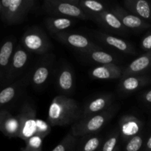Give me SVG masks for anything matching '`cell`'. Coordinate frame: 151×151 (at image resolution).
I'll return each instance as SVG.
<instances>
[{"label": "cell", "instance_id": "1", "mask_svg": "<svg viewBox=\"0 0 151 151\" xmlns=\"http://www.w3.org/2000/svg\"><path fill=\"white\" fill-rule=\"evenodd\" d=\"M82 116L78 102L69 96L60 94L54 97L50 105L47 122L51 127L73 125Z\"/></svg>", "mask_w": 151, "mask_h": 151}, {"label": "cell", "instance_id": "2", "mask_svg": "<svg viewBox=\"0 0 151 151\" xmlns=\"http://www.w3.org/2000/svg\"><path fill=\"white\" fill-rule=\"evenodd\" d=\"M117 105H112L101 113L81 118L71 127V132L75 137H85L100 131L114 117L118 111Z\"/></svg>", "mask_w": 151, "mask_h": 151}, {"label": "cell", "instance_id": "3", "mask_svg": "<svg viewBox=\"0 0 151 151\" xmlns=\"http://www.w3.org/2000/svg\"><path fill=\"white\" fill-rule=\"evenodd\" d=\"M35 0H1V20L8 25L23 22L35 8Z\"/></svg>", "mask_w": 151, "mask_h": 151}, {"label": "cell", "instance_id": "4", "mask_svg": "<svg viewBox=\"0 0 151 151\" xmlns=\"http://www.w3.org/2000/svg\"><path fill=\"white\" fill-rule=\"evenodd\" d=\"M42 9L50 16L89 19L88 16L78 5V0H44Z\"/></svg>", "mask_w": 151, "mask_h": 151}, {"label": "cell", "instance_id": "5", "mask_svg": "<svg viewBox=\"0 0 151 151\" xmlns=\"http://www.w3.org/2000/svg\"><path fill=\"white\" fill-rule=\"evenodd\" d=\"M21 44L29 52L40 55L48 54L52 47L46 32L38 26L29 27L24 32Z\"/></svg>", "mask_w": 151, "mask_h": 151}, {"label": "cell", "instance_id": "6", "mask_svg": "<svg viewBox=\"0 0 151 151\" xmlns=\"http://www.w3.org/2000/svg\"><path fill=\"white\" fill-rule=\"evenodd\" d=\"M30 54L21 44L16 46L3 86H7L17 81V78L27 66L30 59Z\"/></svg>", "mask_w": 151, "mask_h": 151}, {"label": "cell", "instance_id": "7", "mask_svg": "<svg viewBox=\"0 0 151 151\" xmlns=\"http://www.w3.org/2000/svg\"><path fill=\"white\" fill-rule=\"evenodd\" d=\"M54 61V55L46 54L41 55L33 69L29 72V82L35 88H42L48 83Z\"/></svg>", "mask_w": 151, "mask_h": 151}, {"label": "cell", "instance_id": "8", "mask_svg": "<svg viewBox=\"0 0 151 151\" xmlns=\"http://www.w3.org/2000/svg\"><path fill=\"white\" fill-rule=\"evenodd\" d=\"M53 38L61 44H65L80 52L86 53L101 47L93 43L85 35L69 32H61L52 35Z\"/></svg>", "mask_w": 151, "mask_h": 151}, {"label": "cell", "instance_id": "9", "mask_svg": "<svg viewBox=\"0 0 151 151\" xmlns=\"http://www.w3.org/2000/svg\"><path fill=\"white\" fill-rule=\"evenodd\" d=\"M17 116L19 117L21 126L19 138L22 139L25 142L35 135L38 119L36 111L33 106L27 103L22 106Z\"/></svg>", "mask_w": 151, "mask_h": 151}, {"label": "cell", "instance_id": "10", "mask_svg": "<svg viewBox=\"0 0 151 151\" xmlns=\"http://www.w3.org/2000/svg\"><path fill=\"white\" fill-rule=\"evenodd\" d=\"M91 20L111 35L116 34L120 36H126L129 32L110 8L105 10L102 14L92 18Z\"/></svg>", "mask_w": 151, "mask_h": 151}, {"label": "cell", "instance_id": "11", "mask_svg": "<svg viewBox=\"0 0 151 151\" xmlns=\"http://www.w3.org/2000/svg\"><path fill=\"white\" fill-rule=\"evenodd\" d=\"M111 11L116 15L120 20L122 24L127 29H132L135 31H143L151 27V24L141 18L132 14L131 13L125 10L124 7L115 4L111 7Z\"/></svg>", "mask_w": 151, "mask_h": 151}, {"label": "cell", "instance_id": "12", "mask_svg": "<svg viewBox=\"0 0 151 151\" xmlns=\"http://www.w3.org/2000/svg\"><path fill=\"white\" fill-rule=\"evenodd\" d=\"M144 123L134 115L125 114L119 120V130L120 138L123 143H126L135 136L139 134Z\"/></svg>", "mask_w": 151, "mask_h": 151}, {"label": "cell", "instance_id": "13", "mask_svg": "<svg viewBox=\"0 0 151 151\" xmlns=\"http://www.w3.org/2000/svg\"><path fill=\"white\" fill-rule=\"evenodd\" d=\"M94 35L99 41L108 47L114 49L116 51L132 55H135L137 52L135 47L126 40L114 36L113 35L102 31H95L94 32Z\"/></svg>", "mask_w": 151, "mask_h": 151}, {"label": "cell", "instance_id": "14", "mask_svg": "<svg viewBox=\"0 0 151 151\" xmlns=\"http://www.w3.org/2000/svg\"><path fill=\"white\" fill-rule=\"evenodd\" d=\"M28 82L29 76L25 75L4 87L0 91V110L6 109L5 107L17 99Z\"/></svg>", "mask_w": 151, "mask_h": 151}, {"label": "cell", "instance_id": "15", "mask_svg": "<svg viewBox=\"0 0 151 151\" xmlns=\"http://www.w3.org/2000/svg\"><path fill=\"white\" fill-rule=\"evenodd\" d=\"M114 94L111 93L100 94L87 102L82 109L81 118L101 113L109 109L113 105Z\"/></svg>", "mask_w": 151, "mask_h": 151}, {"label": "cell", "instance_id": "16", "mask_svg": "<svg viewBox=\"0 0 151 151\" xmlns=\"http://www.w3.org/2000/svg\"><path fill=\"white\" fill-rule=\"evenodd\" d=\"M15 47L16 40L13 38H7L0 45V85L4 84Z\"/></svg>", "mask_w": 151, "mask_h": 151}, {"label": "cell", "instance_id": "17", "mask_svg": "<svg viewBox=\"0 0 151 151\" xmlns=\"http://www.w3.org/2000/svg\"><path fill=\"white\" fill-rule=\"evenodd\" d=\"M150 83H151V78L147 75H127L121 78L119 88L125 94H131Z\"/></svg>", "mask_w": 151, "mask_h": 151}, {"label": "cell", "instance_id": "18", "mask_svg": "<svg viewBox=\"0 0 151 151\" xmlns=\"http://www.w3.org/2000/svg\"><path fill=\"white\" fill-rule=\"evenodd\" d=\"M56 85L63 95L68 96L75 89V76L72 68L68 65L62 66L56 76Z\"/></svg>", "mask_w": 151, "mask_h": 151}, {"label": "cell", "instance_id": "19", "mask_svg": "<svg viewBox=\"0 0 151 151\" xmlns=\"http://www.w3.org/2000/svg\"><path fill=\"white\" fill-rule=\"evenodd\" d=\"M123 70L115 63L99 65L90 70L89 75L94 80H114L122 77Z\"/></svg>", "mask_w": 151, "mask_h": 151}, {"label": "cell", "instance_id": "20", "mask_svg": "<svg viewBox=\"0 0 151 151\" xmlns=\"http://www.w3.org/2000/svg\"><path fill=\"white\" fill-rule=\"evenodd\" d=\"M123 7L145 21H151V4L146 0H125Z\"/></svg>", "mask_w": 151, "mask_h": 151}, {"label": "cell", "instance_id": "21", "mask_svg": "<svg viewBox=\"0 0 151 151\" xmlns=\"http://www.w3.org/2000/svg\"><path fill=\"white\" fill-rule=\"evenodd\" d=\"M151 68V51L142 55L133 60L125 69L122 76L131 75H141Z\"/></svg>", "mask_w": 151, "mask_h": 151}, {"label": "cell", "instance_id": "22", "mask_svg": "<svg viewBox=\"0 0 151 151\" xmlns=\"http://www.w3.org/2000/svg\"><path fill=\"white\" fill-rule=\"evenodd\" d=\"M44 24L48 32L54 35L70 28L74 24V21L69 18L50 16L44 19Z\"/></svg>", "mask_w": 151, "mask_h": 151}, {"label": "cell", "instance_id": "23", "mask_svg": "<svg viewBox=\"0 0 151 151\" xmlns=\"http://www.w3.org/2000/svg\"><path fill=\"white\" fill-rule=\"evenodd\" d=\"M21 126L20 122L18 116H13L11 114L6 116L5 119L4 120L2 125L1 127L0 131L9 138H16L19 137L20 134Z\"/></svg>", "mask_w": 151, "mask_h": 151}, {"label": "cell", "instance_id": "24", "mask_svg": "<svg viewBox=\"0 0 151 151\" xmlns=\"http://www.w3.org/2000/svg\"><path fill=\"white\" fill-rule=\"evenodd\" d=\"M78 5L88 16L89 19L102 14L108 7L103 3L95 0H78Z\"/></svg>", "mask_w": 151, "mask_h": 151}, {"label": "cell", "instance_id": "25", "mask_svg": "<svg viewBox=\"0 0 151 151\" xmlns=\"http://www.w3.org/2000/svg\"><path fill=\"white\" fill-rule=\"evenodd\" d=\"M84 55L87 59L91 62H94L100 65H106L115 63L116 59L114 56L108 52L104 51L103 49H97L84 53Z\"/></svg>", "mask_w": 151, "mask_h": 151}, {"label": "cell", "instance_id": "26", "mask_svg": "<svg viewBox=\"0 0 151 151\" xmlns=\"http://www.w3.org/2000/svg\"><path fill=\"white\" fill-rule=\"evenodd\" d=\"M78 142L76 151H99L103 145V138L95 134L83 137Z\"/></svg>", "mask_w": 151, "mask_h": 151}, {"label": "cell", "instance_id": "27", "mask_svg": "<svg viewBox=\"0 0 151 151\" xmlns=\"http://www.w3.org/2000/svg\"><path fill=\"white\" fill-rule=\"evenodd\" d=\"M78 141V137L74 136L69 131L52 151H76Z\"/></svg>", "mask_w": 151, "mask_h": 151}, {"label": "cell", "instance_id": "28", "mask_svg": "<svg viewBox=\"0 0 151 151\" xmlns=\"http://www.w3.org/2000/svg\"><path fill=\"white\" fill-rule=\"evenodd\" d=\"M120 137L119 130L115 129L108 136L106 141L102 145L100 151H114L117 147L119 139Z\"/></svg>", "mask_w": 151, "mask_h": 151}, {"label": "cell", "instance_id": "29", "mask_svg": "<svg viewBox=\"0 0 151 151\" xmlns=\"http://www.w3.org/2000/svg\"><path fill=\"white\" fill-rule=\"evenodd\" d=\"M144 139L142 134H138L125 143L124 151H140L143 146Z\"/></svg>", "mask_w": 151, "mask_h": 151}, {"label": "cell", "instance_id": "30", "mask_svg": "<svg viewBox=\"0 0 151 151\" xmlns=\"http://www.w3.org/2000/svg\"><path fill=\"white\" fill-rule=\"evenodd\" d=\"M43 141L44 139L41 137L34 135L25 141V147L29 151H42Z\"/></svg>", "mask_w": 151, "mask_h": 151}, {"label": "cell", "instance_id": "31", "mask_svg": "<svg viewBox=\"0 0 151 151\" xmlns=\"http://www.w3.org/2000/svg\"><path fill=\"white\" fill-rule=\"evenodd\" d=\"M51 128L50 124L42 119H37L36 128H35V135L39 136L41 138L44 139L51 131Z\"/></svg>", "mask_w": 151, "mask_h": 151}, {"label": "cell", "instance_id": "32", "mask_svg": "<svg viewBox=\"0 0 151 151\" xmlns=\"http://www.w3.org/2000/svg\"><path fill=\"white\" fill-rule=\"evenodd\" d=\"M140 47L142 50L145 52L151 51V32L146 34L141 40Z\"/></svg>", "mask_w": 151, "mask_h": 151}, {"label": "cell", "instance_id": "33", "mask_svg": "<svg viewBox=\"0 0 151 151\" xmlns=\"http://www.w3.org/2000/svg\"><path fill=\"white\" fill-rule=\"evenodd\" d=\"M142 98L145 103H147V104H151V89L143 93Z\"/></svg>", "mask_w": 151, "mask_h": 151}, {"label": "cell", "instance_id": "34", "mask_svg": "<svg viewBox=\"0 0 151 151\" xmlns=\"http://www.w3.org/2000/svg\"><path fill=\"white\" fill-rule=\"evenodd\" d=\"M9 113H10V112H9V111L7 109H1L0 110V129H1V127L4 122V120L5 119L6 116L9 114Z\"/></svg>", "mask_w": 151, "mask_h": 151}, {"label": "cell", "instance_id": "35", "mask_svg": "<svg viewBox=\"0 0 151 151\" xmlns=\"http://www.w3.org/2000/svg\"><path fill=\"white\" fill-rule=\"evenodd\" d=\"M144 151H151V135L149 137L147 142H146L145 145Z\"/></svg>", "mask_w": 151, "mask_h": 151}, {"label": "cell", "instance_id": "36", "mask_svg": "<svg viewBox=\"0 0 151 151\" xmlns=\"http://www.w3.org/2000/svg\"><path fill=\"white\" fill-rule=\"evenodd\" d=\"M1 13V0H0V15Z\"/></svg>", "mask_w": 151, "mask_h": 151}, {"label": "cell", "instance_id": "37", "mask_svg": "<svg viewBox=\"0 0 151 151\" xmlns=\"http://www.w3.org/2000/svg\"><path fill=\"white\" fill-rule=\"evenodd\" d=\"M114 151H120V150H119V147L117 146V147H116V148L115 149V150Z\"/></svg>", "mask_w": 151, "mask_h": 151}, {"label": "cell", "instance_id": "38", "mask_svg": "<svg viewBox=\"0 0 151 151\" xmlns=\"http://www.w3.org/2000/svg\"><path fill=\"white\" fill-rule=\"evenodd\" d=\"M21 151H29L27 150V149L26 148V147H24V148H23V149H22V150Z\"/></svg>", "mask_w": 151, "mask_h": 151}, {"label": "cell", "instance_id": "39", "mask_svg": "<svg viewBox=\"0 0 151 151\" xmlns=\"http://www.w3.org/2000/svg\"><path fill=\"white\" fill-rule=\"evenodd\" d=\"M99 151H100V150H99Z\"/></svg>", "mask_w": 151, "mask_h": 151}]
</instances>
